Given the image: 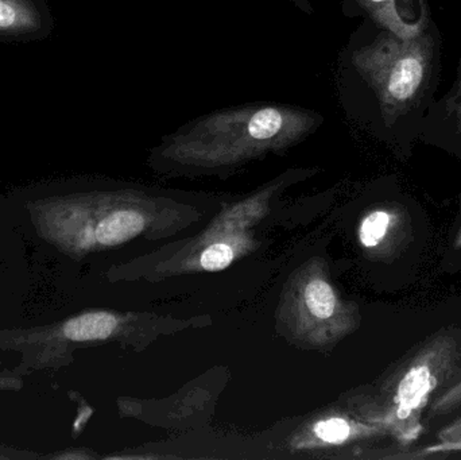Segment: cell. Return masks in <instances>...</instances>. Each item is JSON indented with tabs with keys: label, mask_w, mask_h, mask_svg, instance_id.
<instances>
[{
	"label": "cell",
	"mask_w": 461,
	"mask_h": 460,
	"mask_svg": "<svg viewBox=\"0 0 461 460\" xmlns=\"http://www.w3.org/2000/svg\"><path fill=\"white\" fill-rule=\"evenodd\" d=\"M321 116L303 108L255 104L203 116L169 137L167 153L208 159L286 148L321 124Z\"/></svg>",
	"instance_id": "obj_1"
},
{
	"label": "cell",
	"mask_w": 461,
	"mask_h": 460,
	"mask_svg": "<svg viewBox=\"0 0 461 460\" xmlns=\"http://www.w3.org/2000/svg\"><path fill=\"white\" fill-rule=\"evenodd\" d=\"M461 377V329L447 327L411 348L387 378L381 405L409 446L424 431L430 402Z\"/></svg>",
	"instance_id": "obj_2"
},
{
	"label": "cell",
	"mask_w": 461,
	"mask_h": 460,
	"mask_svg": "<svg viewBox=\"0 0 461 460\" xmlns=\"http://www.w3.org/2000/svg\"><path fill=\"white\" fill-rule=\"evenodd\" d=\"M145 216L138 211L119 210L108 213L95 223L86 245L115 246L127 242L145 230Z\"/></svg>",
	"instance_id": "obj_3"
},
{
	"label": "cell",
	"mask_w": 461,
	"mask_h": 460,
	"mask_svg": "<svg viewBox=\"0 0 461 460\" xmlns=\"http://www.w3.org/2000/svg\"><path fill=\"white\" fill-rule=\"evenodd\" d=\"M41 24L40 11L32 0H0V35L32 34Z\"/></svg>",
	"instance_id": "obj_4"
},
{
	"label": "cell",
	"mask_w": 461,
	"mask_h": 460,
	"mask_svg": "<svg viewBox=\"0 0 461 460\" xmlns=\"http://www.w3.org/2000/svg\"><path fill=\"white\" fill-rule=\"evenodd\" d=\"M422 76H424V65L419 57L413 54L402 57L393 65L387 76V94L398 102L411 99L419 89Z\"/></svg>",
	"instance_id": "obj_5"
},
{
	"label": "cell",
	"mask_w": 461,
	"mask_h": 460,
	"mask_svg": "<svg viewBox=\"0 0 461 460\" xmlns=\"http://www.w3.org/2000/svg\"><path fill=\"white\" fill-rule=\"evenodd\" d=\"M118 326V320L113 313H84L68 321L62 334L75 342L107 339Z\"/></svg>",
	"instance_id": "obj_6"
},
{
	"label": "cell",
	"mask_w": 461,
	"mask_h": 460,
	"mask_svg": "<svg viewBox=\"0 0 461 460\" xmlns=\"http://www.w3.org/2000/svg\"><path fill=\"white\" fill-rule=\"evenodd\" d=\"M401 226L398 211L376 210L363 219L359 239L367 248H375L395 238Z\"/></svg>",
	"instance_id": "obj_7"
},
{
	"label": "cell",
	"mask_w": 461,
	"mask_h": 460,
	"mask_svg": "<svg viewBox=\"0 0 461 460\" xmlns=\"http://www.w3.org/2000/svg\"><path fill=\"white\" fill-rule=\"evenodd\" d=\"M455 455H461V416L444 426L436 435V442L432 445L417 450H403L401 455H395L394 458H451Z\"/></svg>",
	"instance_id": "obj_8"
},
{
	"label": "cell",
	"mask_w": 461,
	"mask_h": 460,
	"mask_svg": "<svg viewBox=\"0 0 461 460\" xmlns=\"http://www.w3.org/2000/svg\"><path fill=\"white\" fill-rule=\"evenodd\" d=\"M305 302L312 315L319 319L332 318L338 308V299L330 284L313 280L305 289Z\"/></svg>",
	"instance_id": "obj_9"
},
{
	"label": "cell",
	"mask_w": 461,
	"mask_h": 460,
	"mask_svg": "<svg viewBox=\"0 0 461 460\" xmlns=\"http://www.w3.org/2000/svg\"><path fill=\"white\" fill-rule=\"evenodd\" d=\"M461 410V377L454 385L441 392L428 407V420H438V419L447 418L452 413L459 412Z\"/></svg>",
	"instance_id": "obj_10"
},
{
	"label": "cell",
	"mask_w": 461,
	"mask_h": 460,
	"mask_svg": "<svg viewBox=\"0 0 461 460\" xmlns=\"http://www.w3.org/2000/svg\"><path fill=\"white\" fill-rule=\"evenodd\" d=\"M233 250L226 243H215V245L208 248L200 258V265L203 269L208 272H219V270L226 269L232 262Z\"/></svg>",
	"instance_id": "obj_11"
},
{
	"label": "cell",
	"mask_w": 461,
	"mask_h": 460,
	"mask_svg": "<svg viewBox=\"0 0 461 460\" xmlns=\"http://www.w3.org/2000/svg\"><path fill=\"white\" fill-rule=\"evenodd\" d=\"M451 250L454 253H461V221L455 231L454 238H452Z\"/></svg>",
	"instance_id": "obj_12"
},
{
	"label": "cell",
	"mask_w": 461,
	"mask_h": 460,
	"mask_svg": "<svg viewBox=\"0 0 461 460\" xmlns=\"http://www.w3.org/2000/svg\"><path fill=\"white\" fill-rule=\"evenodd\" d=\"M368 2L374 3V5H379V3L389 2V0H368Z\"/></svg>",
	"instance_id": "obj_13"
},
{
	"label": "cell",
	"mask_w": 461,
	"mask_h": 460,
	"mask_svg": "<svg viewBox=\"0 0 461 460\" xmlns=\"http://www.w3.org/2000/svg\"><path fill=\"white\" fill-rule=\"evenodd\" d=\"M293 2H297V3L303 2V3H306V2H308V0H293Z\"/></svg>",
	"instance_id": "obj_14"
}]
</instances>
